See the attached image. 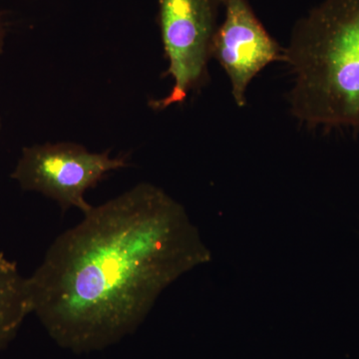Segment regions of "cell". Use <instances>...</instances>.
Wrapping results in <instances>:
<instances>
[{"label":"cell","mask_w":359,"mask_h":359,"mask_svg":"<svg viewBox=\"0 0 359 359\" xmlns=\"http://www.w3.org/2000/svg\"><path fill=\"white\" fill-rule=\"evenodd\" d=\"M127 166L126 157H110L109 151L91 153L78 144L61 142L23 149L11 177L23 190L56 201L63 211L76 208L85 215L93 208L85 192L109 172Z\"/></svg>","instance_id":"cell-4"},{"label":"cell","mask_w":359,"mask_h":359,"mask_svg":"<svg viewBox=\"0 0 359 359\" xmlns=\"http://www.w3.org/2000/svg\"><path fill=\"white\" fill-rule=\"evenodd\" d=\"M221 6L223 0H159L158 21L169 62L164 76H171L174 85L169 95L150 101L153 109L185 102L207 84Z\"/></svg>","instance_id":"cell-3"},{"label":"cell","mask_w":359,"mask_h":359,"mask_svg":"<svg viewBox=\"0 0 359 359\" xmlns=\"http://www.w3.org/2000/svg\"><path fill=\"white\" fill-rule=\"evenodd\" d=\"M4 36H6V29H4V21L0 18V53H1L2 49H4Z\"/></svg>","instance_id":"cell-7"},{"label":"cell","mask_w":359,"mask_h":359,"mask_svg":"<svg viewBox=\"0 0 359 359\" xmlns=\"http://www.w3.org/2000/svg\"><path fill=\"white\" fill-rule=\"evenodd\" d=\"M29 313L27 278L21 276L15 262L0 252V349L15 337Z\"/></svg>","instance_id":"cell-6"},{"label":"cell","mask_w":359,"mask_h":359,"mask_svg":"<svg viewBox=\"0 0 359 359\" xmlns=\"http://www.w3.org/2000/svg\"><path fill=\"white\" fill-rule=\"evenodd\" d=\"M223 7L212 57L226 71L236 104L244 107L250 82L271 63L285 62V48L264 28L249 0H223Z\"/></svg>","instance_id":"cell-5"},{"label":"cell","mask_w":359,"mask_h":359,"mask_svg":"<svg viewBox=\"0 0 359 359\" xmlns=\"http://www.w3.org/2000/svg\"><path fill=\"white\" fill-rule=\"evenodd\" d=\"M211 259L183 205L141 183L54 241L27 278L32 313L59 346L102 351L133 334L171 283Z\"/></svg>","instance_id":"cell-1"},{"label":"cell","mask_w":359,"mask_h":359,"mask_svg":"<svg viewBox=\"0 0 359 359\" xmlns=\"http://www.w3.org/2000/svg\"><path fill=\"white\" fill-rule=\"evenodd\" d=\"M285 63L297 119L359 132V0H323L297 21Z\"/></svg>","instance_id":"cell-2"}]
</instances>
